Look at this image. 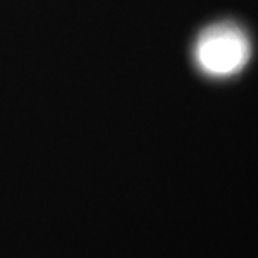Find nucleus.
Returning a JSON list of instances; mask_svg holds the SVG:
<instances>
[{
    "instance_id": "f257e3e1",
    "label": "nucleus",
    "mask_w": 258,
    "mask_h": 258,
    "mask_svg": "<svg viewBox=\"0 0 258 258\" xmlns=\"http://www.w3.org/2000/svg\"><path fill=\"white\" fill-rule=\"evenodd\" d=\"M251 57V40L245 29L231 20L203 29L192 45L197 69L211 79H228L240 74Z\"/></svg>"
}]
</instances>
